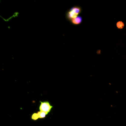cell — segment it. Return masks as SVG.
<instances>
[{
  "label": "cell",
  "instance_id": "obj_1",
  "mask_svg": "<svg viewBox=\"0 0 126 126\" xmlns=\"http://www.w3.org/2000/svg\"><path fill=\"white\" fill-rule=\"evenodd\" d=\"M81 11V8L79 6H74L66 12L65 17L68 21H70L71 20L78 16Z\"/></svg>",
  "mask_w": 126,
  "mask_h": 126
},
{
  "label": "cell",
  "instance_id": "obj_2",
  "mask_svg": "<svg viewBox=\"0 0 126 126\" xmlns=\"http://www.w3.org/2000/svg\"><path fill=\"white\" fill-rule=\"evenodd\" d=\"M40 104L39 106L40 111L45 113L47 115L51 110L53 106L50 104L48 101H40Z\"/></svg>",
  "mask_w": 126,
  "mask_h": 126
},
{
  "label": "cell",
  "instance_id": "obj_3",
  "mask_svg": "<svg viewBox=\"0 0 126 126\" xmlns=\"http://www.w3.org/2000/svg\"><path fill=\"white\" fill-rule=\"evenodd\" d=\"M46 114L43 112L39 111L37 113H34L31 116V119L34 121H36L39 119L44 118L46 116Z\"/></svg>",
  "mask_w": 126,
  "mask_h": 126
},
{
  "label": "cell",
  "instance_id": "obj_4",
  "mask_svg": "<svg viewBox=\"0 0 126 126\" xmlns=\"http://www.w3.org/2000/svg\"><path fill=\"white\" fill-rule=\"evenodd\" d=\"M82 21V17L81 16H78L77 17L71 20V23L74 25H78L81 24Z\"/></svg>",
  "mask_w": 126,
  "mask_h": 126
},
{
  "label": "cell",
  "instance_id": "obj_5",
  "mask_svg": "<svg viewBox=\"0 0 126 126\" xmlns=\"http://www.w3.org/2000/svg\"><path fill=\"white\" fill-rule=\"evenodd\" d=\"M116 26L119 29H122L124 27V24L122 21H119L116 23Z\"/></svg>",
  "mask_w": 126,
  "mask_h": 126
}]
</instances>
